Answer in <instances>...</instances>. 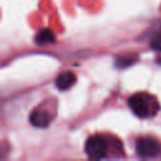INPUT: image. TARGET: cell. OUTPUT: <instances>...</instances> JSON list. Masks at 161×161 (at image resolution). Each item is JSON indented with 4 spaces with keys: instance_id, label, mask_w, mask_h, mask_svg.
<instances>
[{
    "instance_id": "6da1fadb",
    "label": "cell",
    "mask_w": 161,
    "mask_h": 161,
    "mask_svg": "<svg viewBox=\"0 0 161 161\" xmlns=\"http://www.w3.org/2000/svg\"><path fill=\"white\" fill-rule=\"evenodd\" d=\"M128 106L140 118H150L158 113L160 103L156 97L147 92H138L128 98Z\"/></svg>"
},
{
    "instance_id": "7a4b0ae2",
    "label": "cell",
    "mask_w": 161,
    "mask_h": 161,
    "mask_svg": "<svg viewBox=\"0 0 161 161\" xmlns=\"http://www.w3.org/2000/svg\"><path fill=\"white\" fill-rule=\"evenodd\" d=\"M84 151L89 158H93V160L106 158L109 151V141L106 136H102V135L91 136L86 141Z\"/></svg>"
},
{
    "instance_id": "3957f363",
    "label": "cell",
    "mask_w": 161,
    "mask_h": 161,
    "mask_svg": "<svg viewBox=\"0 0 161 161\" xmlns=\"http://www.w3.org/2000/svg\"><path fill=\"white\" fill-rule=\"evenodd\" d=\"M136 152L138 156L145 157V158H151L156 157L157 155L161 153V145L157 140L150 136H142L136 140Z\"/></svg>"
},
{
    "instance_id": "277c9868",
    "label": "cell",
    "mask_w": 161,
    "mask_h": 161,
    "mask_svg": "<svg viewBox=\"0 0 161 161\" xmlns=\"http://www.w3.org/2000/svg\"><path fill=\"white\" fill-rule=\"evenodd\" d=\"M29 122L38 128H45L50 123V114L44 109H34L29 116Z\"/></svg>"
},
{
    "instance_id": "5b68a950",
    "label": "cell",
    "mask_w": 161,
    "mask_h": 161,
    "mask_svg": "<svg viewBox=\"0 0 161 161\" xmlns=\"http://www.w3.org/2000/svg\"><path fill=\"white\" fill-rule=\"evenodd\" d=\"M75 80H77L75 74H74L73 72H70V70H67V72L60 73V74L57 77V79H55V86H57L58 89L65 91V89L70 88V87L75 83Z\"/></svg>"
},
{
    "instance_id": "8992f818",
    "label": "cell",
    "mask_w": 161,
    "mask_h": 161,
    "mask_svg": "<svg viewBox=\"0 0 161 161\" xmlns=\"http://www.w3.org/2000/svg\"><path fill=\"white\" fill-rule=\"evenodd\" d=\"M34 40L36 44H49V43H54L55 42V34L53 33V30L44 28L42 30H39L35 36Z\"/></svg>"
},
{
    "instance_id": "52a82bcc",
    "label": "cell",
    "mask_w": 161,
    "mask_h": 161,
    "mask_svg": "<svg viewBox=\"0 0 161 161\" xmlns=\"http://www.w3.org/2000/svg\"><path fill=\"white\" fill-rule=\"evenodd\" d=\"M138 57L136 54H132V53H128V54H122V55H118L116 59H114V64L117 68H127L132 64H135L137 62Z\"/></svg>"
},
{
    "instance_id": "ba28073f",
    "label": "cell",
    "mask_w": 161,
    "mask_h": 161,
    "mask_svg": "<svg viewBox=\"0 0 161 161\" xmlns=\"http://www.w3.org/2000/svg\"><path fill=\"white\" fill-rule=\"evenodd\" d=\"M151 48L157 50V52H161V33L156 34L152 40H151Z\"/></svg>"
}]
</instances>
